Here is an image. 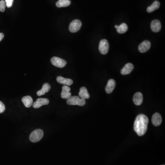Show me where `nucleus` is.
Masks as SVG:
<instances>
[{
	"mask_svg": "<svg viewBox=\"0 0 165 165\" xmlns=\"http://www.w3.org/2000/svg\"><path fill=\"white\" fill-rule=\"evenodd\" d=\"M116 86V82L113 79H110L107 83V86H106V93L110 94L112 92Z\"/></svg>",
	"mask_w": 165,
	"mask_h": 165,
	"instance_id": "obj_14",
	"label": "nucleus"
},
{
	"mask_svg": "<svg viewBox=\"0 0 165 165\" xmlns=\"http://www.w3.org/2000/svg\"><path fill=\"white\" fill-rule=\"evenodd\" d=\"M6 7V2H5L4 1H3V0L1 1H0V11L4 12L5 10Z\"/></svg>",
	"mask_w": 165,
	"mask_h": 165,
	"instance_id": "obj_22",
	"label": "nucleus"
},
{
	"mask_svg": "<svg viewBox=\"0 0 165 165\" xmlns=\"http://www.w3.org/2000/svg\"><path fill=\"white\" fill-rule=\"evenodd\" d=\"M49 100L46 98H39L36 101L33 102V107L35 109L39 108L44 105H46L49 104Z\"/></svg>",
	"mask_w": 165,
	"mask_h": 165,
	"instance_id": "obj_7",
	"label": "nucleus"
},
{
	"mask_svg": "<svg viewBox=\"0 0 165 165\" xmlns=\"http://www.w3.org/2000/svg\"><path fill=\"white\" fill-rule=\"evenodd\" d=\"M82 26V22L79 20H75L73 21L69 27V31L72 33H76L79 31Z\"/></svg>",
	"mask_w": 165,
	"mask_h": 165,
	"instance_id": "obj_4",
	"label": "nucleus"
},
{
	"mask_svg": "<svg viewBox=\"0 0 165 165\" xmlns=\"http://www.w3.org/2000/svg\"><path fill=\"white\" fill-rule=\"evenodd\" d=\"M162 123V117L159 113H156L152 117V123L155 126H159Z\"/></svg>",
	"mask_w": 165,
	"mask_h": 165,
	"instance_id": "obj_10",
	"label": "nucleus"
},
{
	"mask_svg": "<svg viewBox=\"0 0 165 165\" xmlns=\"http://www.w3.org/2000/svg\"><path fill=\"white\" fill-rule=\"evenodd\" d=\"M134 68V66L131 63H128L122 68L121 71V74L123 75H127L131 73Z\"/></svg>",
	"mask_w": 165,
	"mask_h": 165,
	"instance_id": "obj_12",
	"label": "nucleus"
},
{
	"mask_svg": "<svg viewBox=\"0 0 165 165\" xmlns=\"http://www.w3.org/2000/svg\"><path fill=\"white\" fill-rule=\"evenodd\" d=\"M71 3L70 0H59L56 3V6L58 7H67L69 6Z\"/></svg>",
	"mask_w": 165,
	"mask_h": 165,
	"instance_id": "obj_21",
	"label": "nucleus"
},
{
	"mask_svg": "<svg viewBox=\"0 0 165 165\" xmlns=\"http://www.w3.org/2000/svg\"><path fill=\"white\" fill-rule=\"evenodd\" d=\"M109 48V44L108 41L106 39L100 40L99 44V51L103 55H105L108 53Z\"/></svg>",
	"mask_w": 165,
	"mask_h": 165,
	"instance_id": "obj_5",
	"label": "nucleus"
},
{
	"mask_svg": "<svg viewBox=\"0 0 165 165\" xmlns=\"http://www.w3.org/2000/svg\"><path fill=\"white\" fill-rule=\"evenodd\" d=\"M79 95L80 98L84 99V100L89 99L90 97V95L88 92L87 89L84 87H82L80 89Z\"/></svg>",
	"mask_w": 165,
	"mask_h": 165,
	"instance_id": "obj_16",
	"label": "nucleus"
},
{
	"mask_svg": "<svg viewBox=\"0 0 165 165\" xmlns=\"http://www.w3.org/2000/svg\"><path fill=\"white\" fill-rule=\"evenodd\" d=\"M149 119L146 115L140 114L137 117L134 122V131L138 135L141 136L145 134L148 129Z\"/></svg>",
	"mask_w": 165,
	"mask_h": 165,
	"instance_id": "obj_1",
	"label": "nucleus"
},
{
	"mask_svg": "<svg viewBox=\"0 0 165 165\" xmlns=\"http://www.w3.org/2000/svg\"><path fill=\"white\" fill-rule=\"evenodd\" d=\"M44 136V132L40 129H36L32 132L30 136V139L33 143L37 142L40 141Z\"/></svg>",
	"mask_w": 165,
	"mask_h": 165,
	"instance_id": "obj_3",
	"label": "nucleus"
},
{
	"mask_svg": "<svg viewBox=\"0 0 165 165\" xmlns=\"http://www.w3.org/2000/svg\"><path fill=\"white\" fill-rule=\"evenodd\" d=\"M162 25L161 22L158 20H156L152 21L151 23V29L153 32L157 33L161 30Z\"/></svg>",
	"mask_w": 165,
	"mask_h": 165,
	"instance_id": "obj_9",
	"label": "nucleus"
},
{
	"mask_svg": "<svg viewBox=\"0 0 165 165\" xmlns=\"http://www.w3.org/2000/svg\"><path fill=\"white\" fill-rule=\"evenodd\" d=\"M51 88V87L49 84L45 83L43 84L42 89L40 90L37 91V95L39 96L44 95L46 93L50 91Z\"/></svg>",
	"mask_w": 165,
	"mask_h": 165,
	"instance_id": "obj_17",
	"label": "nucleus"
},
{
	"mask_svg": "<svg viewBox=\"0 0 165 165\" xmlns=\"http://www.w3.org/2000/svg\"><path fill=\"white\" fill-rule=\"evenodd\" d=\"M67 103L69 105H77L84 106L86 104V100L80 98L77 96H71L67 99Z\"/></svg>",
	"mask_w": 165,
	"mask_h": 165,
	"instance_id": "obj_2",
	"label": "nucleus"
},
{
	"mask_svg": "<svg viewBox=\"0 0 165 165\" xmlns=\"http://www.w3.org/2000/svg\"><path fill=\"white\" fill-rule=\"evenodd\" d=\"M57 82L61 84H63L64 86H70L73 84V80L71 79H67L62 76L57 77Z\"/></svg>",
	"mask_w": 165,
	"mask_h": 165,
	"instance_id": "obj_15",
	"label": "nucleus"
},
{
	"mask_svg": "<svg viewBox=\"0 0 165 165\" xmlns=\"http://www.w3.org/2000/svg\"></svg>",
	"mask_w": 165,
	"mask_h": 165,
	"instance_id": "obj_26",
	"label": "nucleus"
},
{
	"mask_svg": "<svg viewBox=\"0 0 165 165\" xmlns=\"http://www.w3.org/2000/svg\"><path fill=\"white\" fill-rule=\"evenodd\" d=\"M151 47V43L149 40H145L139 46V51L141 53L147 52Z\"/></svg>",
	"mask_w": 165,
	"mask_h": 165,
	"instance_id": "obj_8",
	"label": "nucleus"
},
{
	"mask_svg": "<svg viewBox=\"0 0 165 165\" xmlns=\"http://www.w3.org/2000/svg\"><path fill=\"white\" fill-rule=\"evenodd\" d=\"M160 7V3L159 1H156L153 2V3L150 6L148 7L147 9V11L148 13H152L154 11L157 9H159Z\"/></svg>",
	"mask_w": 165,
	"mask_h": 165,
	"instance_id": "obj_20",
	"label": "nucleus"
},
{
	"mask_svg": "<svg viewBox=\"0 0 165 165\" xmlns=\"http://www.w3.org/2000/svg\"><path fill=\"white\" fill-rule=\"evenodd\" d=\"M22 101L25 107H27V108L30 107L33 105V99L30 96H24L22 98Z\"/></svg>",
	"mask_w": 165,
	"mask_h": 165,
	"instance_id": "obj_18",
	"label": "nucleus"
},
{
	"mask_svg": "<svg viewBox=\"0 0 165 165\" xmlns=\"http://www.w3.org/2000/svg\"><path fill=\"white\" fill-rule=\"evenodd\" d=\"M115 28L119 34H124L128 31V26L125 23H123L119 26L115 25Z\"/></svg>",
	"mask_w": 165,
	"mask_h": 165,
	"instance_id": "obj_19",
	"label": "nucleus"
},
{
	"mask_svg": "<svg viewBox=\"0 0 165 165\" xmlns=\"http://www.w3.org/2000/svg\"><path fill=\"white\" fill-rule=\"evenodd\" d=\"M133 101L135 105L140 106L143 101V96L141 92H137L134 94L133 97Z\"/></svg>",
	"mask_w": 165,
	"mask_h": 165,
	"instance_id": "obj_13",
	"label": "nucleus"
},
{
	"mask_svg": "<svg viewBox=\"0 0 165 165\" xmlns=\"http://www.w3.org/2000/svg\"><path fill=\"white\" fill-rule=\"evenodd\" d=\"M13 0H5L6 6L7 7H11L13 5Z\"/></svg>",
	"mask_w": 165,
	"mask_h": 165,
	"instance_id": "obj_24",
	"label": "nucleus"
},
{
	"mask_svg": "<svg viewBox=\"0 0 165 165\" xmlns=\"http://www.w3.org/2000/svg\"><path fill=\"white\" fill-rule=\"evenodd\" d=\"M51 63L54 66L60 68L64 67L67 64V62L65 60L56 57L51 58Z\"/></svg>",
	"mask_w": 165,
	"mask_h": 165,
	"instance_id": "obj_6",
	"label": "nucleus"
},
{
	"mask_svg": "<svg viewBox=\"0 0 165 165\" xmlns=\"http://www.w3.org/2000/svg\"><path fill=\"white\" fill-rule=\"evenodd\" d=\"M6 109V107L5 106L3 103H2L1 101H0V114L4 112Z\"/></svg>",
	"mask_w": 165,
	"mask_h": 165,
	"instance_id": "obj_23",
	"label": "nucleus"
},
{
	"mask_svg": "<svg viewBox=\"0 0 165 165\" xmlns=\"http://www.w3.org/2000/svg\"><path fill=\"white\" fill-rule=\"evenodd\" d=\"M71 88L67 86H64L62 88V91L61 93V97L63 99H67L71 96L70 91Z\"/></svg>",
	"mask_w": 165,
	"mask_h": 165,
	"instance_id": "obj_11",
	"label": "nucleus"
},
{
	"mask_svg": "<svg viewBox=\"0 0 165 165\" xmlns=\"http://www.w3.org/2000/svg\"><path fill=\"white\" fill-rule=\"evenodd\" d=\"M4 37V35L2 33H0V42L3 40Z\"/></svg>",
	"mask_w": 165,
	"mask_h": 165,
	"instance_id": "obj_25",
	"label": "nucleus"
}]
</instances>
